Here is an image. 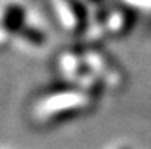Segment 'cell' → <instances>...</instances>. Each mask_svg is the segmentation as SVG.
Masks as SVG:
<instances>
[{
	"instance_id": "cell-1",
	"label": "cell",
	"mask_w": 151,
	"mask_h": 149,
	"mask_svg": "<svg viewBox=\"0 0 151 149\" xmlns=\"http://www.w3.org/2000/svg\"><path fill=\"white\" fill-rule=\"evenodd\" d=\"M24 9L22 6H9L3 15V29L11 34L22 31L24 24Z\"/></svg>"
}]
</instances>
